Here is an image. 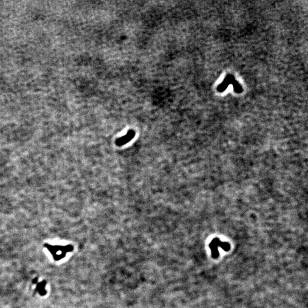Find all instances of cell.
Returning <instances> with one entry per match:
<instances>
[{"mask_svg":"<svg viewBox=\"0 0 308 308\" xmlns=\"http://www.w3.org/2000/svg\"><path fill=\"white\" fill-rule=\"evenodd\" d=\"M135 135V132L134 130H129L126 135L119 138L115 141V144L118 146H122L131 141Z\"/></svg>","mask_w":308,"mask_h":308,"instance_id":"obj_1","label":"cell"}]
</instances>
